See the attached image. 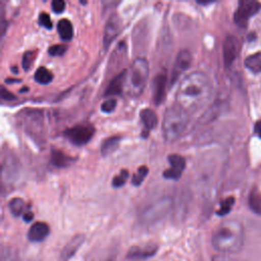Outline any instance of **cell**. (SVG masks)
I'll return each instance as SVG.
<instances>
[{
    "label": "cell",
    "mask_w": 261,
    "mask_h": 261,
    "mask_svg": "<svg viewBox=\"0 0 261 261\" xmlns=\"http://www.w3.org/2000/svg\"><path fill=\"white\" fill-rule=\"evenodd\" d=\"M213 87L202 71H193L182 79L176 91V104L188 111H197L210 100Z\"/></svg>",
    "instance_id": "cell-1"
},
{
    "label": "cell",
    "mask_w": 261,
    "mask_h": 261,
    "mask_svg": "<svg viewBox=\"0 0 261 261\" xmlns=\"http://www.w3.org/2000/svg\"><path fill=\"white\" fill-rule=\"evenodd\" d=\"M245 242V230L243 224L236 219L221 222L214 230L211 244L221 254H236L240 252Z\"/></svg>",
    "instance_id": "cell-2"
},
{
    "label": "cell",
    "mask_w": 261,
    "mask_h": 261,
    "mask_svg": "<svg viewBox=\"0 0 261 261\" xmlns=\"http://www.w3.org/2000/svg\"><path fill=\"white\" fill-rule=\"evenodd\" d=\"M188 112L179 105H170L166 108L163 116L162 130L166 141L177 140L185 132L188 124Z\"/></svg>",
    "instance_id": "cell-3"
},
{
    "label": "cell",
    "mask_w": 261,
    "mask_h": 261,
    "mask_svg": "<svg viewBox=\"0 0 261 261\" xmlns=\"http://www.w3.org/2000/svg\"><path fill=\"white\" fill-rule=\"evenodd\" d=\"M149 75V63L146 58L138 57L136 58L127 71L126 76V87L128 95L133 97H138L142 94L145 89L147 80Z\"/></svg>",
    "instance_id": "cell-4"
},
{
    "label": "cell",
    "mask_w": 261,
    "mask_h": 261,
    "mask_svg": "<svg viewBox=\"0 0 261 261\" xmlns=\"http://www.w3.org/2000/svg\"><path fill=\"white\" fill-rule=\"evenodd\" d=\"M95 134V127L90 122H82L67 128L64 132V136L70 143L76 146H83L87 144Z\"/></svg>",
    "instance_id": "cell-5"
},
{
    "label": "cell",
    "mask_w": 261,
    "mask_h": 261,
    "mask_svg": "<svg viewBox=\"0 0 261 261\" xmlns=\"http://www.w3.org/2000/svg\"><path fill=\"white\" fill-rule=\"evenodd\" d=\"M261 7L257 1H241L233 14V19L238 25H246L248 19L254 15Z\"/></svg>",
    "instance_id": "cell-6"
},
{
    "label": "cell",
    "mask_w": 261,
    "mask_h": 261,
    "mask_svg": "<svg viewBox=\"0 0 261 261\" xmlns=\"http://www.w3.org/2000/svg\"><path fill=\"white\" fill-rule=\"evenodd\" d=\"M192 63V54L188 49H182L180 50L174 59L173 62V67L171 70V75H170V85H173L181 73H184L191 65Z\"/></svg>",
    "instance_id": "cell-7"
},
{
    "label": "cell",
    "mask_w": 261,
    "mask_h": 261,
    "mask_svg": "<svg viewBox=\"0 0 261 261\" xmlns=\"http://www.w3.org/2000/svg\"><path fill=\"white\" fill-rule=\"evenodd\" d=\"M168 162L170 164V167L165 169V171L163 172V176L167 179H178L186 167L185 158L179 154H170L168 156Z\"/></svg>",
    "instance_id": "cell-8"
},
{
    "label": "cell",
    "mask_w": 261,
    "mask_h": 261,
    "mask_svg": "<svg viewBox=\"0 0 261 261\" xmlns=\"http://www.w3.org/2000/svg\"><path fill=\"white\" fill-rule=\"evenodd\" d=\"M170 202L168 199H162L161 201L153 204L148 209L145 210L143 214V219L145 222H154L162 218L169 210Z\"/></svg>",
    "instance_id": "cell-9"
},
{
    "label": "cell",
    "mask_w": 261,
    "mask_h": 261,
    "mask_svg": "<svg viewBox=\"0 0 261 261\" xmlns=\"http://www.w3.org/2000/svg\"><path fill=\"white\" fill-rule=\"evenodd\" d=\"M167 83V73L165 70L159 71L153 79V101L159 105L165 96V87Z\"/></svg>",
    "instance_id": "cell-10"
},
{
    "label": "cell",
    "mask_w": 261,
    "mask_h": 261,
    "mask_svg": "<svg viewBox=\"0 0 261 261\" xmlns=\"http://www.w3.org/2000/svg\"><path fill=\"white\" fill-rule=\"evenodd\" d=\"M239 51L238 40L233 36H227L223 43V61L226 67L234 61Z\"/></svg>",
    "instance_id": "cell-11"
},
{
    "label": "cell",
    "mask_w": 261,
    "mask_h": 261,
    "mask_svg": "<svg viewBox=\"0 0 261 261\" xmlns=\"http://www.w3.org/2000/svg\"><path fill=\"white\" fill-rule=\"evenodd\" d=\"M157 252L155 245H148L144 247H133L126 254V259L132 261H140L154 256Z\"/></svg>",
    "instance_id": "cell-12"
},
{
    "label": "cell",
    "mask_w": 261,
    "mask_h": 261,
    "mask_svg": "<svg viewBox=\"0 0 261 261\" xmlns=\"http://www.w3.org/2000/svg\"><path fill=\"white\" fill-rule=\"evenodd\" d=\"M84 236L82 234H76L74 236L62 249L60 256H59V261H69L73 255L76 253L79 248L82 246L84 243Z\"/></svg>",
    "instance_id": "cell-13"
},
{
    "label": "cell",
    "mask_w": 261,
    "mask_h": 261,
    "mask_svg": "<svg viewBox=\"0 0 261 261\" xmlns=\"http://www.w3.org/2000/svg\"><path fill=\"white\" fill-rule=\"evenodd\" d=\"M126 76H127V70H123L118 74H116L108 84L105 91V95L115 96V95L121 94L123 86L126 84Z\"/></svg>",
    "instance_id": "cell-14"
},
{
    "label": "cell",
    "mask_w": 261,
    "mask_h": 261,
    "mask_svg": "<svg viewBox=\"0 0 261 261\" xmlns=\"http://www.w3.org/2000/svg\"><path fill=\"white\" fill-rule=\"evenodd\" d=\"M50 228L46 222H35L28 232V238L32 242H42L49 234Z\"/></svg>",
    "instance_id": "cell-15"
},
{
    "label": "cell",
    "mask_w": 261,
    "mask_h": 261,
    "mask_svg": "<svg viewBox=\"0 0 261 261\" xmlns=\"http://www.w3.org/2000/svg\"><path fill=\"white\" fill-rule=\"evenodd\" d=\"M140 117L143 122V134L142 137L146 138L149 134V132L154 128L158 122V117L156 113L150 109V108H145L140 112Z\"/></svg>",
    "instance_id": "cell-16"
},
{
    "label": "cell",
    "mask_w": 261,
    "mask_h": 261,
    "mask_svg": "<svg viewBox=\"0 0 261 261\" xmlns=\"http://www.w3.org/2000/svg\"><path fill=\"white\" fill-rule=\"evenodd\" d=\"M119 30V21L116 15H112L106 22L104 33V47H108L113 39L117 36Z\"/></svg>",
    "instance_id": "cell-17"
},
{
    "label": "cell",
    "mask_w": 261,
    "mask_h": 261,
    "mask_svg": "<svg viewBox=\"0 0 261 261\" xmlns=\"http://www.w3.org/2000/svg\"><path fill=\"white\" fill-rule=\"evenodd\" d=\"M50 161H51L52 165H54L58 168H62V167H66L69 164H71V162L73 161V158L64 154L63 152H61L59 150H52Z\"/></svg>",
    "instance_id": "cell-18"
},
{
    "label": "cell",
    "mask_w": 261,
    "mask_h": 261,
    "mask_svg": "<svg viewBox=\"0 0 261 261\" xmlns=\"http://www.w3.org/2000/svg\"><path fill=\"white\" fill-rule=\"evenodd\" d=\"M57 31H58L60 38L63 41H69L72 39L73 28H72L71 22L68 19H66V18L60 19L57 23Z\"/></svg>",
    "instance_id": "cell-19"
},
{
    "label": "cell",
    "mask_w": 261,
    "mask_h": 261,
    "mask_svg": "<svg viewBox=\"0 0 261 261\" xmlns=\"http://www.w3.org/2000/svg\"><path fill=\"white\" fill-rule=\"evenodd\" d=\"M119 142H120V137H117V136H113V137L105 139L101 145L102 155L107 156L110 153H112L114 150H116Z\"/></svg>",
    "instance_id": "cell-20"
},
{
    "label": "cell",
    "mask_w": 261,
    "mask_h": 261,
    "mask_svg": "<svg viewBox=\"0 0 261 261\" xmlns=\"http://www.w3.org/2000/svg\"><path fill=\"white\" fill-rule=\"evenodd\" d=\"M249 206L254 213L261 215V194L258 189H253L250 192Z\"/></svg>",
    "instance_id": "cell-21"
},
{
    "label": "cell",
    "mask_w": 261,
    "mask_h": 261,
    "mask_svg": "<svg viewBox=\"0 0 261 261\" xmlns=\"http://www.w3.org/2000/svg\"><path fill=\"white\" fill-rule=\"evenodd\" d=\"M34 77H35V81H36L37 83L42 84V85H47V84H49V83L52 81L53 74H52V72H51L48 68H46L45 66H40V67L36 70Z\"/></svg>",
    "instance_id": "cell-22"
},
{
    "label": "cell",
    "mask_w": 261,
    "mask_h": 261,
    "mask_svg": "<svg viewBox=\"0 0 261 261\" xmlns=\"http://www.w3.org/2000/svg\"><path fill=\"white\" fill-rule=\"evenodd\" d=\"M245 65L253 72L261 71V53H255L250 55L245 60Z\"/></svg>",
    "instance_id": "cell-23"
},
{
    "label": "cell",
    "mask_w": 261,
    "mask_h": 261,
    "mask_svg": "<svg viewBox=\"0 0 261 261\" xmlns=\"http://www.w3.org/2000/svg\"><path fill=\"white\" fill-rule=\"evenodd\" d=\"M8 207H9V210L11 212V214L13 216H19L22 212H23V209H24V201L21 199V198H18V197H15L13 199H11L8 203Z\"/></svg>",
    "instance_id": "cell-24"
},
{
    "label": "cell",
    "mask_w": 261,
    "mask_h": 261,
    "mask_svg": "<svg viewBox=\"0 0 261 261\" xmlns=\"http://www.w3.org/2000/svg\"><path fill=\"white\" fill-rule=\"evenodd\" d=\"M234 204V198L233 197H227L225 199H223L220 204H219V208L216 211L217 215L219 216H224L226 214H228L231 210V208L233 207Z\"/></svg>",
    "instance_id": "cell-25"
},
{
    "label": "cell",
    "mask_w": 261,
    "mask_h": 261,
    "mask_svg": "<svg viewBox=\"0 0 261 261\" xmlns=\"http://www.w3.org/2000/svg\"><path fill=\"white\" fill-rule=\"evenodd\" d=\"M148 172H149V169H148L147 166H145V165L140 166V167L137 169V171L133 174L132 184H133L134 186H140V185L143 182L144 178L147 176Z\"/></svg>",
    "instance_id": "cell-26"
},
{
    "label": "cell",
    "mask_w": 261,
    "mask_h": 261,
    "mask_svg": "<svg viewBox=\"0 0 261 261\" xmlns=\"http://www.w3.org/2000/svg\"><path fill=\"white\" fill-rule=\"evenodd\" d=\"M128 175L129 174H128V171L126 169L120 170V172L113 177V179H112V187L113 188H120V187H122L126 182V180L128 178Z\"/></svg>",
    "instance_id": "cell-27"
},
{
    "label": "cell",
    "mask_w": 261,
    "mask_h": 261,
    "mask_svg": "<svg viewBox=\"0 0 261 261\" xmlns=\"http://www.w3.org/2000/svg\"><path fill=\"white\" fill-rule=\"evenodd\" d=\"M1 261H19L15 250L11 248H3L1 253Z\"/></svg>",
    "instance_id": "cell-28"
},
{
    "label": "cell",
    "mask_w": 261,
    "mask_h": 261,
    "mask_svg": "<svg viewBox=\"0 0 261 261\" xmlns=\"http://www.w3.org/2000/svg\"><path fill=\"white\" fill-rule=\"evenodd\" d=\"M34 59H35V52L30 50V51H27L23 56H22V67L24 70H29L31 68V65L32 63L34 62Z\"/></svg>",
    "instance_id": "cell-29"
},
{
    "label": "cell",
    "mask_w": 261,
    "mask_h": 261,
    "mask_svg": "<svg viewBox=\"0 0 261 261\" xmlns=\"http://www.w3.org/2000/svg\"><path fill=\"white\" fill-rule=\"evenodd\" d=\"M115 106H116V100L113 98H110L105 100L101 104V110L104 113H111L115 109Z\"/></svg>",
    "instance_id": "cell-30"
},
{
    "label": "cell",
    "mask_w": 261,
    "mask_h": 261,
    "mask_svg": "<svg viewBox=\"0 0 261 261\" xmlns=\"http://www.w3.org/2000/svg\"><path fill=\"white\" fill-rule=\"evenodd\" d=\"M65 50H66L65 46L60 45V44H56V45H53V46L48 48V53L51 56H61V55H63Z\"/></svg>",
    "instance_id": "cell-31"
},
{
    "label": "cell",
    "mask_w": 261,
    "mask_h": 261,
    "mask_svg": "<svg viewBox=\"0 0 261 261\" xmlns=\"http://www.w3.org/2000/svg\"><path fill=\"white\" fill-rule=\"evenodd\" d=\"M39 23L40 25L46 28V29H51L52 28V20L50 16L46 12H41L39 15Z\"/></svg>",
    "instance_id": "cell-32"
},
{
    "label": "cell",
    "mask_w": 261,
    "mask_h": 261,
    "mask_svg": "<svg viewBox=\"0 0 261 261\" xmlns=\"http://www.w3.org/2000/svg\"><path fill=\"white\" fill-rule=\"evenodd\" d=\"M51 7H52L54 12L61 13L65 8V2L62 1V0H54L51 3Z\"/></svg>",
    "instance_id": "cell-33"
},
{
    "label": "cell",
    "mask_w": 261,
    "mask_h": 261,
    "mask_svg": "<svg viewBox=\"0 0 261 261\" xmlns=\"http://www.w3.org/2000/svg\"><path fill=\"white\" fill-rule=\"evenodd\" d=\"M211 261H237V260L227 254H218L213 256Z\"/></svg>",
    "instance_id": "cell-34"
},
{
    "label": "cell",
    "mask_w": 261,
    "mask_h": 261,
    "mask_svg": "<svg viewBox=\"0 0 261 261\" xmlns=\"http://www.w3.org/2000/svg\"><path fill=\"white\" fill-rule=\"evenodd\" d=\"M1 98L3 100H14L15 96L12 93L8 92L4 87H2L1 88Z\"/></svg>",
    "instance_id": "cell-35"
},
{
    "label": "cell",
    "mask_w": 261,
    "mask_h": 261,
    "mask_svg": "<svg viewBox=\"0 0 261 261\" xmlns=\"http://www.w3.org/2000/svg\"><path fill=\"white\" fill-rule=\"evenodd\" d=\"M254 130H255V134L261 139V119H259L255 122Z\"/></svg>",
    "instance_id": "cell-36"
},
{
    "label": "cell",
    "mask_w": 261,
    "mask_h": 261,
    "mask_svg": "<svg viewBox=\"0 0 261 261\" xmlns=\"http://www.w3.org/2000/svg\"><path fill=\"white\" fill-rule=\"evenodd\" d=\"M33 218H34V214L32 213V212H24V214H23V219L27 221V222H30L31 220H33Z\"/></svg>",
    "instance_id": "cell-37"
}]
</instances>
